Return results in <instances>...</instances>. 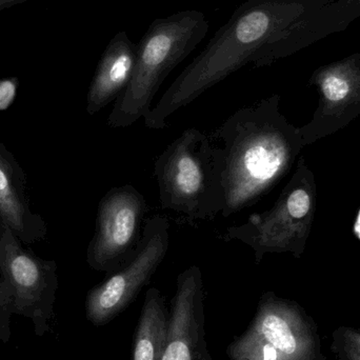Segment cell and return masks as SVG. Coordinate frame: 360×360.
I'll return each mask as SVG.
<instances>
[{
  "label": "cell",
  "instance_id": "cell-1",
  "mask_svg": "<svg viewBox=\"0 0 360 360\" xmlns=\"http://www.w3.org/2000/svg\"><path fill=\"white\" fill-rule=\"evenodd\" d=\"M292 0H245L202 52L180 73L143 117L150 130H165L171 115L249 63L270 65L290 52Z\"/></svg>",
  "mask_w": 360,
  "mask_h": 360
},
{
  "label": "cell",
  "instance_id": "cell-2",
  "mask_svg": "<svg viewBox=\"0 0 360 360\" xmlns=\"http://www.w3.org/2000/svg\"><path fill=\"white\" fill-rule=\"evenodd\" d=\"M281 96L272 95L241 108L210 135L221 164L224 203L230 217L252 207L289 174L304 149L300 128L279 109Z\"/></svg>",
  "mask_w": 360,
  "mask_h": 360
},
{
  "label": "cell",
  "instance_id": "cell-3",
  "mask_svg": "<svg viewBox=\"0 0 360 360\" xmlns=\"http://www.w3.org/2000/svg\"><path fill=\"white\" fill-rule=\"evenodd\" d=\"M209 21L202 12L186 10L158 18L137 46L134 73L114 103L110 128H128L152 110V103L169 74L202 41Z\"/></svg>",
  "mask_w": 360,
  "mask_h": 360
},
{
  "label": "cell",
  "instance_id": "cell-4",
  "mask_svg": "<svg viewBox=\"0 0 360 360\" xmlns=\"http://www.w3.org/2000/svg\"><path fill=\"white\" fill-rule=\"evenodd\" d=\"M154 174L162 209L190 221L221 214L224 193L219 153L198 129H186L167 147L156 160Z\"/></svg>",
  "mask_w": 360,
  "mask_h": 360
},
{
  "label": "cell",
  "instance_id": "cell-5",
  "mask_svg": "<svg viewBox=\"0 0 360 360\" xmlns=\"http://www.w3.org/2000/svg\"><path fill=\"white\" fill-rule=\"evenodd\" d=\"M57 290L56 262L23 247L0 217V342H10L13 315L31 321L38 338L50 333Z\"/></svg>",
  "mask_w": 360,
  "mask_h": 360
},
{
  "label": "cell",
  "instance_id": "cell-6",
  "mask_svg": "<svg viewBox=\"0 0 360 360\" xmlns=\"http://www.w3.org/2000/svg\"><path fill=\"white\" fill-rule=\"evenodd\" d=\"M314 174L300 158L293 176L272 207L255 213L245 224L230 226L222 235L224 243L237 240L249 245L256 264L268 253H291L302 257L312 230L316 210Z\"/></svg>",
  "mask_w": 360,
  "mask_h": 360
},
{
  "label": "cell",
  "instance_id": "cell-7",
  "mask_svg": "<svg viewBox=\"0 0 360 360\" xmlns=\"http://www.w3.org/2000/svg\"><path fill=\"white\" fill-rule=\"evenodd\" d=\"M169 231L170 222L164 216L148 219L143 238L132 257L86 295V315L90 323L96 327L109 323L150 283L168 252Z\"/></svg>",
  "mask_w": 360,
  "mask_h": 360
},
{
  "label": "cell",
  "instance_id": "cell-8",
  "mask_svg": "<svg viewBox=\"0 0 360 360\" xmlns=\"http://www.w3.org/2000/svg\"><path fill=\"white\" fill-rule=\"evenodd\" d=\"M149 207L130 184L114 186L99 201L96 229L86 250V262L97 272L112 274L136 251L143 238Z\"/></svg>",
  "mask_w": 360,
  "mask_h": 360
},
{
  "label": "cell",
  "instance_id": "cell-9",
  "mask_svg": "<svg viewBox=\"0 0 360 360\" xmlns=\"http://www.w3.org/2000/svg\"><path fill=\"white\" fill-rule=\"evenodd\" d=\"M245 334L274 347L283 360H326L312 321L295 302L272 292L262 295L253 323Z\"/></svg>",
  "mask_w": 360,
  "mask_h": 360
},
{
  "label": "cell",
  "instance_id": "cell-10",
  "mask_svg": "<svg viewBox=\"0 0 360 360\" xmlns=\"http://www.w3.org/2000/svg\"><path fill=\"white\" fill-rule=\"evenodd\" d=\"M312 82L319 91V105L312 120L300 128L304 147L330 136L360 116V67L352 61L329 65Z\"/></svg>",
  "mask_w": 360,
  "mask_h": 360
},
{
  "label": "cell",
  "instance_id": "cell-11",
  "mask_svg": "<svg viewBox=\"0 0 360 360\" xmlns=\"http://www.w3.org/2000/svg\"><path fill=\"white\" fill-rule=\"evenodd\" d=\"M203 285L197 266L180 273L162 360H200L203 345Z\"/></svg>",
  "mask_w": 360,
  "mask_h": 360
},
{
  "label": "cell",
  "instance_id": "cell-12",
  "mask_svg": "<svg viewBox=\"0 0 360 360\" xmlns=\"http://www.w3.org/2000/svg\"><path fill=\"white\" fill-rule=\"evenodd\" d=\"M0 217L25 245L46 238L48 226L31 209L27 175L14 154L0 141Z\"/></svg>",
  "mask_w": 360,
  "mask_h": 360
},
{
  "label": "cell",
  "instance_id": "cell-13",
  "mask_svg": "<svg viewBox=\"0 0 360 360\" xmlns=\"http://www.w3.org/2000/svg\"><path fill=\"white\" fill-rule=\"evenodd\" d=\"M137 46L120 31L101 55L86 97V113L93 116L115 101L126 90L134 73Z\"/></svg>",
  "mask_w": 360,
  "mask_h": 360
},
{
  "label": "cell",
  "instance_id": "cell-14",
  "mask_svg": "<svg viewBox=\"0 0 360 360\" xmlns=\"http://www.w3.org/2000/svg\"><path fill=\"white\" fill-rule=\"evenodd\" d=\"M167 315L164 296L152 288L146 295L137 326L133 360H162L168 334Z\"/></svg>",
  "mask_w": 360,
  "mask_h": 360
},
{
  "label": "cell",
  "instance_id": "cell-15",
  "mask_svg": "<svg viewBox=\"0 0 360 360\" xmlns=\"http://www.w3.org/2000/svg\"><path fill=\"white\" fill-rule=\"evenodd\" d=\"M228 355L232 360H283L274 347L245 334L229 346Z\"/></svg>",
  "mask_w": 360,
  "mask_h": 360
},
{
  "label": "cell",
  "instance_id": "cell-16",
  "mask_svg": "<svg viewBox=\"0 0 360 360\" xmlns=\"http://www.w3.org/2000/svg\"><path fill=\"white\" fill-rule=\"evenodd\" d=\"M332 350L342 360H360V332L344 327L336 330Z\"/></svg>",
  "mask_w": 360,
  "mask_h": 360
},
{
  "label": "cell",
  "instance_id": "cell-17",
  "mask_svg": "<svg viewBox=\"0 0 360 360\" xmlns=\"http://www.w3.org/2000/svg\"><path fill=\"white\" fill-rule=\"evenodd\" d=\"M19 80L17 77L0 79V111H6L12 107L18 92Z\"/></svg>",
  "mask_w": 360,
  "mask_h": 360
},
{
  "label": "cell",
  "instance_id": "cell-18",
  "mask_svg": "<svg viewBox=\"0 0 360 360\" xmlns=\"http://www.w3.org/2000/svg\"><path fill=\"white\" fill-rule=\"evenodd\" d=\"M25 1H27V0H0V12Z\"/></svg>",
  "mask_w": 360,
  "mask_h": 360
},
{
  "label": "cell",
  "instance_id": "cell-19",
  "mask_svg": "<svg viewBox=\"0 0 360 360\" xmlns=\"http://www.w3.org/2000/svg\"><path fill=\"white\" fill-rule=\"evenodd\" d=\"M200 360H212L211 356H210L209 353L207 351H205V353L202 354V357H201Z\"/></svg>",
  "mask_w": 360,
  "mask_h": 360
}]
</instances>
